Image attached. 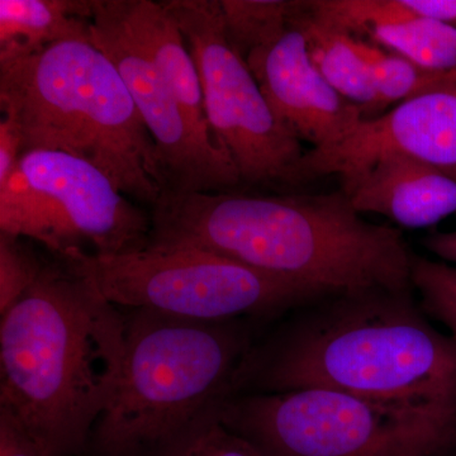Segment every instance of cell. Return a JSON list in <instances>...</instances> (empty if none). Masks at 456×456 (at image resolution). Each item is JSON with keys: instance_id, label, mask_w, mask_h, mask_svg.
<instances>
[{"instance_id": "cell-1", "label": "cell", "mask_w": 456, "mask_h": 456, "mask_svg": "<svg viewBox=\"0 0 456 456\" xmlns=\"http://www.w3.org/2000/svg\"><path fill=\"white\" fill-rule=\"evenodd\" d=\"M150 213L149 246L207 251L329 297L413 290V254L401 231L362 220L342 191L251 196L165 189Z\"/></svg>"}, {"instance_id": "cell-2", "label": "cell", "mask_w": 456, "mask_h": 456, "mask_svg": "<svg viewBox=\"0 0 456 456\" xmlns=\"http://www.w3.org/2000/svg\"><path fill=\"white\" fill-rule=\"evenodd\" d=\"M425 314L411 290L329 297L255 342L232 395L327 388L456 410V344Z\"/></svg>"}, {"instance_id": "cell-3", "label": "cell", "mask_w": 456, "mask_h": 456, "mask_svg": "<svg viewBox=\"0 0 456 456\" xmlns=\"http://www.w3.org/2000/svg\"><path fill=\"white\" fill-rule=\"evenodd\" d=\"M0 316V408L46 456L86 454L121 379L125 310L51 255Z\"/></svg>"}, {"instance_id": "cell-4", "label": "cell", "mask_w": 456, "mask_h": 456, "mask_svg": "<svg viewBox=\"0 0 456 456\" xmlns=\"http://www.w3.org/2000/svg\"><path fill=\"white\" fill-rule=\"evenodd\" d=\"M123 310L121 379L84 455L174 456L220 417L237 369L254 346L257 320L198 321Z\"/></svg>"}, {"instance_id": "cell-5", "label": "cell", "mask_w": 456, "mask_h": 456, "mask_svg": "<svg viewBox=\"0 0 456 456\" xmlns=\"http://www.w3.org/2000/svg\"><path fill=\"white\" fill-rule=\"evenodd\" d=\"M0 110L20 130L23 154L45 150L82 159L150 208L167 188L130 89L92 41L0 56Z\"/></svg>"}, {"instance_id": "cell-6", "label": "cell", "mask_w": 456, "mask_h": 456, "mask_svg": "<svg viewBox=\"0 0 456 456\" xmlns=\"http://www.w3.org/2000/svg\"><path fill=\"white\" fill-rule=\"evenodd\" d=\"M221 424L265 456H440L456 410L303 388L231 395Z\"/></svg>"}, {"instance_id": "cell-7", "label": "cell", "mask_w": 456, "mask_h": 456, "mask_svg": "<svg viewBox=\"0 0 456 456\" xmlns=\"http://www.w3.org/2000/svg\"><path fill=\"white\" fill-rule=\"evenodd\" d=\"M59 259L118 307L191 320L264 321L329 298L317 288L197 248L147 246L113 256L71 253Z\"/></svg>"}, {"instance_id": "cell-8", "label": "cell", "mask_w": 456, "mask_h": 456, "mask_svg": "<svg viewBox=\"0 0 456 456\" xmlns=\"http://www.w3.org/2000/svg\"><path fill=\"white\" fill-rule=\"evenodd\" d=\"M151 230V213L65 152H25L0 185V232L38 242L53 256L134 253L149 246Z\"/></svg>"}, {"instance_id": "cell-9", "label": "cell", "mask_w": 456, "mask_h": 456, "mask_svg": "<svg viewBox=\"0 0 456 456\" xmlns=\"http://www.w3.org/2000/svg\"><path fill=\"white\" fill-rule=\"evenodd\" d=\"M196 62L215 140L242 185L289 184L305 155L279 121L248 64L228 44L220 0H164Z\"/></svg>"}, {"instance_id": "cell-10", "label": "cell", "mask_w": 456, "mask_h": 456, "mask_svg": "<svg viewBox=\"0 0 456 456\" xmlns=\"http://www.w3.org/2000/svg\"><path fill=\"white\" fill-rule=\"evenodd\" d=\"M92 42L112 60L130 89L158 149L165 189L221 193L241 187L231 156L197 134L152 60L108 16L99 0H94Z\"/></svg>"}, {"instance_id": "cell-11", "label": "cell", "mask_w": 456, "mask_h": 456, "mask_svg": "<svg viewBox=\"0 0 456 456\" xmlns=\"http://www.w3.org/2000/svg\"><path fill=\"white\" fill-rule=\"evenodd\" d=\"M386 154L416 159L456 179V71L389 112L362 119L338 145L307 150L292 185L341 176Z\"/></svg>"}, {"instance_id": "cell-12", "label": "cell", "mask_w": 456, "mask_h": 456, "mask_svg": "<svg viewBox=\"0 0 456 456\" xmlns=\"http://www.w3.org/2000/svg\"><path fill=\"white\" fill-rule=\"evenodd\" d=\"M245 62L275 117L311 150L338 145L365 118L317 70L305 36L292 26Z\"/></svg>"}, {"instance_id": "cell-13", "label": "cell", "mask_w": 456, "mask_h": 456, "mask_svg": "<svg viewBox=\"0 0 456 456\" xmlns=\"http://www.w3.org/2000/svg\"><path fill=\"white\" fill-rule=\"evenodd\" d=\"M340 178L360 215L377 213L411 230L456 215V179L408 156L382 155Z\"/></svg>"}, {"instance_id": "cell-14", "label": "cell", "mask_w": 456, "mask_h": 456, "mask_svg": "<svg viewBox=\"0 0 456 456\" xmlns=\"http://www.w3.org/2000/svg\"><path fill=\"white\" fill-rule=\"evenodd\" d=\"M308 11L323 25L406 57L435 73L456 71V28L412 13L399 0H317Z\"/></svg>"}, {"instance_id": "cell-15", "label": "cell", "mask_w": 456, "mask_h": 456, "mask_svg": "<svg viewBox=\"0 0 456 456\" xmlns=\"http://www.w3.org/2000/svg\"><path fill=\"white\" fill-rule=\"evenodd\" d=\"M99 4L152 60L197 134L220 147L207 118L196 62L184 36L161 2L99 0Z\"/></svg>"}, {"instance_id": "cell-16", "label": "cell", "mask_w": 456, "mask_h": 456, "mask_svg": "<svg viewBox=\"0 0 456 456\" xmlns=\"http://www.w3.org/2000/svg\"><path fill=\"white\" fill-rule=\"evenodd\" d=\"M94 0H0V56L92 41Z\"/></svg>"}, {"instance_id": "cell-17", "label": "cell", "mask_w": 456, "mask_h": 456, "mask_svg": "<svg viewBox=\"0 0 456 456\" xmlns=\"http://www.w3.org/2000/svg\"><path fill=\"white\" fill-rule=\"evenodd\" d=\"M289 26L305 36L312 62L332 88L359 107L365 118L382 114L368 65L356 50L353 36L317 20L308 11V2H298Z\"/></svg>"}, {"instance_id": "cell-18", "label": "cell", "mask_w": 456, "mask_h": 456, "mask_svg": "<svg viewBox=\"0 0 456 456\" xmlns=\"http://www.w3.org/2000/svg\"><path fill=\"white\" fill-rule=\"evenodd\" d=\"M228 44L244 61L289 27L298 2L281 0H220Z\"/></svg>"}, {"instance_id": "cell-19", "label": "cell", "mask_w": 456, "mask_h": 456, "mask_svg": "<svg viewBox=\"0 0 456 456\" xmlns=\"http://www.w3.org/2000/svg\"><path fill=\"white\" fill-rule=\"evenodd\" d=\"M356 50L368 65L375 92L383 110L391 104L402 103L428 92L450 73H435L419 68L406 57L354 37Z\"/></svg>"}, {"instance_id": "cell-20", "label": "cell", "mask_w": 456, "mask_h": 456, "mask_svg": "<svg viewBox=\"0 0 456 456\" xmlns=\"http://www.w3.org/2000/svg\"><path fill=\"white\" fill-rule=\"evenodd\" d=\"M411 281L428 316L440 321L456 344V266L413 255Z\"/></svg>"}, {"instance_id": "cell-21", "label": "cell", "mask_w": 456, "mask_h": 456, "mask_svg": "<svg viewBox=\"0 0 456 456\" xmlns=\"http://www.w3.org/2000/svg\"><path fill=\"white\" fill-rule=\"evenodd\" d=\"M47 261L31 240L0 232V314L37 281Z\"/></svg>"}, {"instance_id": "cell-22", "label": "cell", "mask_w": 456, "mask_h": 456, "mask_svg": "<svg viewBox=\"0 0 456 456\" xmlns=\"http://www.w3.org/2000/svg\"><path fill=\"white\" fill-rule=\"evenodd\" d=\"M174 456H265L244 437L228 430L220 417L198 431Z\"/></svg>"}, {"instance_id": "cell-23", "label": "cell", "mask_w": 456, "mask_h": 456, "mask_svg": "<svg viewBox=\"0 0 456 456\" xmlns=\"http://www.w3.org/2000/svg\"><path fill=\"white\" fill-rule=\"evenodd\" d=\"M0 456H46L22 424L0 408Z\"/></svg>"}, {"instance_id": "cell-24", "label": "cell", "mask_w": 456, "mask_h": 456, "mask_svg": "<svg viewBox=\"0 0 456 456\" xmlns=\"http://www.w3.org/2000/svg\"><path fill=\"white\" fill-rule=\"evenodd\" d=\"M23 155V141L16 125L2 117L0 121V185L5 183Z\"/></svg>"}, {"instance_id": "cell-25", "label": "cell", "mask_w": 456, "mask_h": 456, "mask_svg": "<svg viewBox=\"0 0 456 456\" xmlns=\"http://www.w3.org/2000/svg\"><path fill=\"white\" fill-rule=\"evenodd\" d=\"M399 3L412 13L434 18L456 28V0H399Z\"/></svg>"}, {"instance_id": "cell-26", "label": "cell", "mask_w": 456, "mask_h": 456, "mask_svg": "<svg viewBox=\"0 0 456 456\" xmlns=\"http://www.w3.org/2000/svg\"><path fill=\"white\" fill-rule=\"evenodd\" d=\"M422 245L445 263L456 264V231L428 233L422 239Z\"/></svg>"}]
</instances>
